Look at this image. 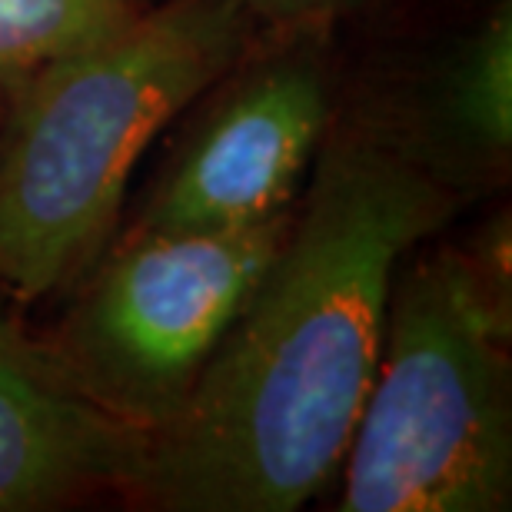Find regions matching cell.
<instances>
[{
    "label": "cell",
    "mask_w": 512,
    "mask_h": 512,
    "mask_svg": "<svg viewBox=\"0 0 512 512\" xmlns=\"http://www.w3.org/2000/svg\"><path fill=\"white\" fill-rule=\"evenodd\" d=\"M466 203L356 104L336 110L273 260L130 496L167 512H293L340 473L409 253Z\"/></svg>",
    "instance_id": "obj_1"
},
{
    "label": "cell",
    "mask_w": 512,
    "mask_h": 512,
    "mask_svg": "<svg viewBox=\"0 0 512 512\" xmlns=\"http://www.w3.org/2000/svg\"><path fill=\"white\" fill-rule=\"evenodd\" d=\"M256 34L243 0H160L120 34L10 90L0 290L37 303L80 280L114 237L143 153Z\"/></svg>",
    "instance_id": "obj_2"
},
{
    "label": "cell",
    "mask_w": 512,
    "mask_h": 512,
    "mask_svg": "<svg viewBox=\"0 0 512 512\" xmlns=\"http://www.w3.org/2000/svg\"><path fill=\"white\" fill-rule=\"evenodd\" d=\"M512 310L459 243L406 256L373 383L340 463V512H506L512 506Z\"/></svg>",
    "instance_id": "obj_3"
},
{
    "label": "cell",
    "mask_w": 512,
    "mask_h": 512,
    "mask_svg": "<svg viewBox=\"0 0 512 512\" xmlns=\"http://www.w3.org/2000/svg\"><path fill=\"white\" fill-rule=\"evenodd\" d=\"M293 207L237 230H127L84 273L50 353L110 416L157 433L200 383Z\"/></svg>",
    "instance_id": "obj_4"
},
{
    "label": "cell",
    "mask_w": 512,
    "mask_h": 512,
    "mask_svg": "<svg viewBox=\"0 0 512 512\" xmlns=\"http://www.w3.org/2000/svg\"><path fill=\"white\" fill-rule=\"evenodd\" d=\"M333 30L260 27L190 104L130 230H237L290 210L340 110Z\"/></svg>",
    "instance_id": "obj_5"
},
{
    "label": "cell",
    "mask_w": 512,
    "mask_h": 512,
    "mask_svg": "<svg viewBox=\"0 0 512 512\" xmlns=\"http://www.w3.org/2000/svg\"><path fill=\"white\" fill-rule=\"evenodd\" d=\"M143 456V429L97 406L47 343L0 316V512L130 496Z\"/></svg>",
    "instance_id": "obj_6"
},
{
    "label": "cell",
    "mask_w": 512,
    "mask_h": 512,
    "mask_svg": "<svg viewBox=\"0 0 512 512\" xmlns=\"http://www.w3.org/2000/svg\"><path fill=\"white\" fill-rule=\"evenodd\" d=\"M360 107L466 207L499 190L512 163V0H489L396 97Z\"/></svg>",
    "instance_id": "obj_7"
},
{
    "label": "cell",
    "mask_w": 512,
    "mask_h": 512,
    "mask_svg": "<svg viewBox=\"0 0 512 512\" xmlns=\"http://www.w3.org/2000/svg\"><path fill=\"white\" fill-rule=\"evenodd\" d=\"M160 0H0V94L120 34Z\"/></svg>",
    "instance_id": "obj_8"
},
{
    "label": "cell",
    "mask_w": 512,
    "mask_h": 512,
    "mask_svg": "<svg viewBox=\"0 0 512 512\" xmlns=\"http://www.w3.org/2000/svg\"><path fill=\"white\" fill-rule=\"evenodd\" d=\"M512 227H509V210H496L493 217H486L479 227L469 233V240L459 243L469 270L476 273V280L483 283V290L493 296L499 306L512 310Z\"/></svg>",
    "instance_id": "obj_9"
},
{
    "label": "cell",
    "mask_w": 512,
    "mask_h": 512,
    "mask_svg": "<svg viewBox=\"0 0 512 512\" xmlns=\"http://www.w3.org/2000/svg\"><path fill=\"white\" fill-rule=\"evenodd\" d=\"M386 0H243L250 17L260 27H296V24H330L350 20L366 10L383 7Z\"/></svg>",
    "instance_id": "obj_10"
}]
</instances>
